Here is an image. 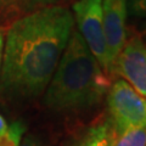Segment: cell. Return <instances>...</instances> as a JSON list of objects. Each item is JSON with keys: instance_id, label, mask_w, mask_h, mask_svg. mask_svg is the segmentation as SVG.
Instances as JSON below:
<instances>
[{"instance_id": "obj_1", "label": "cell", "mask_w": 146, "mask_h": 146, "mask_svg": "<svg viewBox=\"0 0 146 146\" xmlns=\"http://www.w3.org/2000/svg\"><path fill=\"white\" fill-rule=\"evenodd\" d=\"M74 26L65 6H48L13 21L5 35L0 91L12 100L45 93Z\"/></svg>"}, {"instance_id": "obj_2", "label": "cell", "mask_w": 146, "mask_h": 146, "mask_svg": "<svg viewBox=\"0 0 146 146\" xmlns=\"http://www.w3.org/2000/svg\"><path fill=\"white\" fill-rule=\"evenodd\" d=\"M110 86L108 74L91 54L78 31L73 29L44 93V105L55 112L86 111L102 101Z\"/></svg>"}, {"instance_id": "obj_3", "label": "cell", "mask_w": 146, "mask_h": 146, "mask_svg": "<svg viewBox=\"0 0 146 146\" xmlns=\"http://www.w3.org/2000/svg\"><path fill=\"white\" fill-rule=\"evenodd\" d=\"M107 107L112 129L124 131L146 127V98L124 79H117L110 86Z\"/></svg>"}, {"instance_id": "obj_4", "label": "cell", "mask_w": 146, "mask_h": 146, "mask_svg": "<svg viewBox=\"0 0 146 146\" xmlns=\"http://www.w3.org/2000/svg\"><path fill=\"white\" fill-rule=\"evenodd\" d=\"M72 9L74 13L73 18L78 27L77 31L102 70L108 74L107 51L102 26V0H77Z\"/></svg>"}, {"instance_id": "obj_5", "label": "cell", "mask_w": 146, "mask_h": 146, "mask_svg": "<svg viewBox=\"0 0 146 146\" xmlns=\"http://www.w3.org/2000/svg\"><path fill=\"white\" fill-rule=\"evenodd\" d=\"M127 0H102V26L110 76L115 72L116 61L127 42Z\"/></svg>"}, {"instance_id": "obj_6", "label": "cell", "mask_w": 146, "mask_h": 146, "mask_svg": "<svg viewBox=\"0 0 146 146\" xmlns=\"http://www.w3.org/2000/svg\"><path fill=\"white\" fill-rule=\"evenodd\" d=\"M113 74H118L136 93L146 98V44L139 36L125 42L116 61Z\"/></svg>"}, {"instance_id": "obj_7", "label": "cell", "mask_w": 146, "mask_h": 146, "mask_svg": "<svg viewBox=\"0 0 146 146\" xmlns=\"http://www.w3.org/2000/svg\"><path fill=\"white\" fill-rule=\"evenodd\" d=\"M58 0H0V22L16 21L40 9L54 6Z\"/></svg>"}, {"instance_id": "obj_8", "label": "cell", "mask_w": 146, "mask_h": 146, "mask_svg": "<svg viewBox=\"0 0 146 146\" xmlns=\"http://www.w3.org/2000/svg\"><path fill=\"white\" fill-rule=\"evenodd\" d=\"M111 125L108 119H100L90 125L80 138L77 140L74 146H108Z\"/></svg>"}, {"instance_id": "obj_9", "label": "cell", "mask_w": 146, "mask_h": 146, "mask_svg": "<svg viewBox=\"0 0 146 146\" xmlns=\"http://www.w3.org/2000/svg\"><path fill=\"white\" fill-rule=\"evenodd\" d=\"M108 146H146V127L124 131H117L111 127Z\"/></svg>"}, {"instance_id": "obj_10", "label": "cell", "mask_w": 146, "mask_h": 146, "mask_svg": "<svg viewBox=\"0 0 146 146\" xmlns=\"http://www.w3.org/2000/svg\"><path fill=\"white\" fill-rule=\"evenodd\" d=\"M26 133V124L22 121H15L7 127L6 131L0 138V146H21Z\"/></svg>"}, {"instance_id": "obj_11", "label": "cell", "mask_w": 146, "mask_h": 146, "mask_svg": "<svg viewBox=\"0 0 146 146\" xmlns=\"http://www.w3.org/2000/svg\"><path fill=\"white\" fill-rule=\"evenodd\" d=\"M127 9L131 16L146 18V0H127Z\"/></svg>"}, {"instance_id": "obj_12", "label": "cell", "mask_w": 146, "mask_h": 146, "mask_svg": "<svg viewBox=\"0 0 146 146\" xmlns=\"http://www.w3.org/2000/svg\"><path fill=\"white\" fill-rule=\"evenodd\" d=\"M21 146H46V145H44L42 141L34 138V136H26V138L22 140Z\"/></svg>"}, {"instance_id": "obj_13", "label": "cell", "mask_w": 146, "mask_h": 146, "mask_svg": "<svg viewBox=\"0 0 146 146\" xmlns=\"http://www.w3.org/2000/svg\"><path fill=\"white\" fill-rule=\"evenodd\" d=\"M4 43H5V35H4L1 28H0V72H1L3 65V54H4Z\"/></svg>"}, {"instance_id": "obj_14", "label": "cell", "mask_w": 146, "mask_h": 146, "mask_svg": "<svg viewBox=\"0 0 146 146\" xmlns=\"http://www.w3.org/2000/svg\"><path fill=\"white\" fill-rule=\"evenodd\" d=\"M7 127H9V124L6 123L5 118H4L1 115H0V138H1V136L4 135V133H5V131H6Z\"/></svg>"}]
</instances>
